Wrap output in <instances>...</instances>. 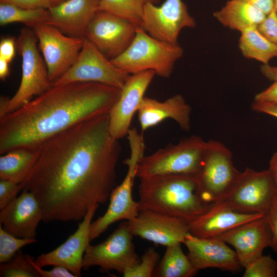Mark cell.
<instances>
[{"label":"cell","mask_w":277,"mask_h":277,"mask_svg":"<svg viewBox=\"0 0 277 277\" xmlns=\"http://www.w3.org/2000/svg\"><path fill=\"white\" fill-rule=\"evenodd\" d=\"M118 141L107 114L77 123L39 146L20 185L37 199L44 222L81 221L91 206L109 200L121 152Z\"/></svg>","instance_id":"1"},{"label":"cell","mask_w":277,"mask_h":277,"mask_svg":"<svg viewBox=\"0 0 277 277\" xmlns=\"http://www.w3.org/2000/svg\"><path fill=\"white\" fill-rule=\"evenodd\" d=\"M121 89L100 83L53 85L0 118V154L36 149L55 135L82 121L109 114Z\"/></svg>","instance_id":"2"},{"label":"cell","mask_w":277,"mask_h":277,"mask_svg":"<svg viewBox=\"0 0 277 277\" xmlns=\"http://www.w3.org/2000/svg\"><path fill=\"white\" fill-rule=\"evenodd\" d=\"M137 201L140 210H148L188 222L208 208L197 194L194 176L164 175L140 179Z\"/></svg>","instance_id":"3"},{"label":"cell","mask_w":277,"mask_h":277,"mask_svg":"<svg viewBox=\"0 0 277 277\" xmlns=\"http://www.w3.org/2000/svg\"><path fill=\"white\" fill-rule=\"evenodd\" d=\"M179 45L154 38L138 26L129 46L121 54L111 60L116 67L132 75L152 70L162 77H169L176 62L183 55Z\"/></svg>","instance_id":"4"},{"label":"cell","mask_w":277,"mask_h":277,"mask_svg":"<svg viewBox=\"0 0 277 277\" xmlns=\"http://www.w3.org/2000/svg\"><path fill=\"white\" fill-rule=\"evenodd\" d=\"M207 146L197 136L170 144L140 161L136 172L139 179L164 175H187L195 177Z\"/></svg>","instance_id":"5"},{"label":"cell","mask_w":277,"mask_h":277,"mask_svg":"<svg viewBox=\"0 0 277 277\" xmlns=\"http://www.w3.org/2000/svg\"><path fill=\"white\" fill-rule=\"evenodd\" d=\"M240 172L234 166L230 151L222 143L209 141L195 176L197 194L209 205L222 201L229 193Z\"/></svg>","instance_id":"6"},{"label":"cell","mask_w":277,"mask_h":277,"mask_svg":"<svg viewBox=\"0 0 277 277\" xmlns=\"http://www.w3.org/2000/svg\"><path fill=\"white\" fill-rule=\"evenodd\" d=\"M130 156L124 161L127 173L122 182L114 188L110 195L106 211L92 222L90 229V241L97 238L112 224L122 220L130 221L140 211L138 202L132 197V188L137 166L144 156V142L137 138L130 141Z\"/></svg>","instance_id":"7"},{"label":"cell","mask_w":277,"mask_h":277,"mask_svg":"<svg viewBox=\"0 0 277 277\" xmlns=\"http://www.w3.org/2000/svg\"><path fill=\"white\" fill-rule=\"evenodd\" d=\"M37 42L32 29L27 27L21 29L16 43V49L22 57V77L17 90L10 98L7 113L25 105L53 85Z\"/></svg>","instance_id":"8"},{"label":"cell","mask_w":277,"mask_h":277,"mask_svg":"<svg viewBox=\"0 0 277 277\" xmlns=\"http://www.w3.org/2000/svg\"><path fill=\"white\" fill-rule=\"evenodd\" d=\"M133 236L128 221L120 223L105 240L89 245L84 255L83 269L97 267L101 271L113 270L123 275L141 259L136 253Z\"/></svg>","instance_id":"9"},{"label":"cell","mask_w":277,"mask_h":277,"mask_svg":"<svg viewBox=\"0 0 277 277\" xmlns=\"http://www.w3.org/2000/svg\"><path fill=\"white\" fill-rule=\"evenodd\" d=\"M277 195L268 169L246 168L241 172L224 201L233 210L245 213L265 215Z\"/></svg>","instance_id":"10"},{"label":"cell","mask_w":277,"mask_h":277,"mask_svg":"<svg viewBox=\"0 0 277 277\" xmlns=\"http://www.w3.org/2000/svg\"><path fill=\"white\" fill-rule=\"evenodd\" d=\"M130 75L113 64L85 37L83 47L74 63L53 85L96 83L121 89Z\"/></svg>","instance_id":"11"},{"label":"cell","mask_w":277,"mask_h":277,"mask_svg":"<svg viewBox=\"0 0 277 277\" xmlns=\"http://www.w3.org/2000/svg\"><path fill=\"white\" fill-rule=\"evenodd\" d=\"M32 29L38 42L49 80L53 84L74 63L82 50L85 37L67 35L47 24H39Z\"/></svg>","instance_id":"12"},{"label":"cell","mask_w":277,"mask_h":277,"mask_svg":"<svg viewBox=\"0 0 277 277\" xmlns=\"http://www.w3.org/2000/svg\"><path fill=\"white\" fill-rule=\"evenodd\" d=\"M140 27L156 39L177 45L181 31L195 27L196 22L182 0H165L160 6L146 5Z\"/></svg>","instance_id":"13"},{"label":"cell","mask_w":277,"mask_h":277,"mask_svg":"<svg viewBox=\"0 0 277 277\" xmlns=\"http://www.w3.org/2000/svg\"><path fill=\"white\" fill-rule=\"evenodd\" d=\"M137 27L126 18L99 10L89 24L85 37L111 60L129 46Z\"/></svg>","instance_id":"14"},{"label":"cell","mask_w":277,"mask_h":277,"mask_svg":"<svg viewBox=\"0 0 277 277\" xmlns=\"http://www.w3.org/2000/svg\"><path fill=\"white\" fill-rule=\"evenodd\" d=\"M99 205L91 206L76 231L55 249L42 253L34 259L35 264L42 268L46 266H62L68 269L75 277L81 276L84 255L91 242V224Z\"/></svg>","instance_id":"15"},{"label":"cell","mask_w":277,"mask_h":277,"mask_svg":"<svg viewBox=\"0 0 277 277\" xmlns=\"http://www.w3.org/2000/svg\"><path fill=\"white\" fill-rule=\"evenodd\" d=\"M155 73L148 70L130 75L121 89L120 96L110 110L109 126L112 135L118 140L127 135L134 113Z\"/></svg>","instance_id":"16"},{"label":"cell","mask_w":277,"mask_h":277,"mask_svg":"<svg viewBox=\"0 0 277 277\" xmlns=\"http://www.w3.org/2000/svg\"><path fill=\"white\" fill-rule=\"evenodd\" d=\"M133 236L165 247L183 243L189 233L188 222L183 219L148 210L128 221Z\"/></svg>","instance_id":"17"},{"label":"cell","mask_w":277,"mask_h":277,"mask_svg":"<svg viewBox=\"0 0 277 277\" xmlns=\"http://www.w3.org/2000/svg\"><path fill=\"white\" fill-rule=\"evenodd\" d=\"M216 238L234 247L243 268L263 255L266 248L271 247L272 241L271 231L265 215Z\"/></svg>","instance_id":"18"},{"label":"cell","mask_w":277,"mask_h":277,"mask_svg":"<svg viewBox=\"0 0 277 277\" xmlns=\"http://www.w3.org/2000/svg\"><path fill=\"white\" fill-rule=\"evenodd\" d=\"M183 244L188 249L187 255L197 271L212 268L234 273L243 267L235 250L219 238H199L189 233Z\"/></svg>","instance_id":"19"},{"label":"cell","mask_w":277,"mask_h":277,"mask_svg":"<svg viewBox=\"0 0 277 277\" xmlns=\"http://www.w3.org/2000/svg\"><path fill=\"white\" fill-rule=\"evenodd\" d=\"M1 209L0 225L12 235L35 239L36 229L43 218L42 207L34 194L27 190Z\"/></svg>","instance_id":"20"},{"label":"cell","mask_w":277,"mask_h":277,"mask_svg":"<svg viewBox=\"0 0 277 277\" xmlns=\"http://www.w3.org/2000/svg\"><path fill=\"white\" fill-rule=\"evenodd\" d=\"M263 215L264 214L235 211L222 200L209 205L204 212L188 222L189 233L199 238H216L236 226Z\"/></svg>","instance_id":"21"},{"label":"cell","mask_w":277,"mask_h":277,"mask_svg":"<svg viewBox=\"0 0 277 277\" xmlns=\"http://www.w3.org/2000/svg\"><path fill=\"white\" fill-rule=\"evenodd\" d=\"M100 0H67L49 9L47 24L69 36L86 37L91 20L100 10Z\"/></svg>","instance_id":"22"},{"label":"cell","mask_w":277,"mask_h":277,"mask_svg":"<svg viewBox=\"0 0 277 277\" xmlns=\"http://www.w3.org/2000/svg\"><path fill=\"white\" fill-rule=\"evenodd\" d=\"M191 111L183 96L176 94L163 102L144 97L137 113L142 131L167 118L173 119L182 129L188 131L190 128Z\"/></svg>","instance_id":"23"},{"label":"cell","mask_w":277,"mask_h":277,"mask_svg":"<svg viewBox=\"0 0 277 277\" xmlns=\"http://www.w3.org/2000/svg\"><path fill=\"white\" fill-rule=\"evenodd\" d=\"M213 16L224 27L241 33L256 28L266 15L248 3L229 0L220 10L214 12Z\"/></svg>","instance_id":"24"},{"label":"cell","mask_w":277,"mask_h":277,"mask_svg":"<svg viewBox=\"0 0 277 277\" xmlns=\"http://www.w3.org/2000/svg\"><path fill=\"white\" fill-rule=\"evenodd\" d=\"M39 151V147L36 149L18 148L1 154L0 180L22 183L33 168Z\"/></svg>","instance_id":"25"},{"label":"cell","mask_w":277,"mask_h":277,"mask_svg":"<svg viewBox=\"0 0 277 277\" xmlns=\"http://www.w3.org/2000/svg\"><path fill=\"white\" fill-rule=\"evenodd\" d=\"M177 243L166 247V250L158 263L153 276L191 277L198 272L188 255H186Z\"/></svg>","instance_id":"26"},{"label":"cell","mask_w":277,"mask_h":277,"mask_svg":"<svg viewBox=\"0 0 277 277\" xmlns=\"http://www.w3.org/2000/svg\"><path fill=\"white\" fill-rule=\"evenodd\" d=\"M239 46L244 56L263 64H268L270 60L277 57V45L266 39L256 28L241 33Z\"/></svg>","instance_id":"27"},{"label":"cell","mask_w":277,"mask_h":277,"mask_svg":"<svg viewBox=\"0 0 277 277\" xmlns=\"http://www.w3.org/2000/svg\"><path fill=\"white\" fill-rule=\"evenodd\" d=\"M49 17L47 9H30L0 3V25L21 23L33 29L39 24H46Z\"/></svg>","instance_id":"28"},{"label":"cell","mask_w":277,"mask_h":277,"mask_svg":"<svg viewBox=\"0 0 277 277\" xmlns=\"http://www.w3.org/2000/svg\"><path fill=\"white\" fill-rule=\"evenodd\" d=\"M161 0H100V10L121 16L140 26L145 6L157 5Z\"/></svg>","instance_id":"29"},{"label":"cell","mask_w":277,"mask_h":277,"mask_svg":"<svg viewBox=\"0 0 277 277\" xmlns=\"http://www.w3.org/2000/svg\"><path fill=\"white\" fill-rule=\"evenodd\" d=\"M32 256L18 251L9 261L0 265L1 277H39L31 262Z\"/></svg>","instance_id":"30"},{"label":"cell","mask_w":277,"mask_h":277,"mask_svg":"<svg viewBox=\"0 0 277 277\" xmlns=\"http://www.w3.org/2000/svg\"><path fill=\"white\" fill-rule=\"evenodd\" d=\"M36 242L35 239L16 237L6 231L0 225V263L9 261L22 248Z\"/></svg>","instance_id":"31"},{"label":"cell","mask_w":277,"mask_h":277,"mask_svg":"<svg viewBox=\"0 0 277 277\" xmlns=\"http://www.w3.org/2000/svg\"><path fill=\"white\" fill-rule=\"evenodd\" d=\"M159 254L152 247L148 248L140 262L126 271L124 277H151L159 263Z\"/></svg>","instance_id":"32"},{"label":"cell","mask_w":277,"mask_h":277,"mask_svg":"<svg viewBox=\"0 0 277 277\" xmlns=\"http://www.w3.org/2000/svg\"><path fill=\"white\" fill-rule=\"evenodd\" d=\"M244 268L243 277L277 276V261L269 255H261Z\"/></svg>","instance_id":"33"},{"label":"cell","mask_w":277,"mask_h":277,"mask_svg":"<svg viewBox=\"0 0 277 277\" xmlns=\"http://www.w3.org/2000/svg\"><path fill=\"white\" fill-rule=\"evenodd\" d=\"M268 41L277 45V11L274 8L256 27Z\"/></svg>","instance_id":"34"},{"label":"cell","mask_w":277,"mask_h":277,"mask_svg":"<svg viewBox=\"0 0 277 277\" xmlns=\"http://www.w3.org/2000/svg\"><path fill=\"white\" fill-rule=\"evenodd\" d=\"M20 184L0 180V209H3L17 196L21 191Z\"/></svg>","instance_id":"35"},{"label":"cell","mask_w":277,"mask_h":277,"mask_svg":"<svg viewBox=\"0 0 277 277\" xmlns=\"http://www.w3.org/2000/svg\"><path fill=\"white\" fill-rule=\"evenodd\" d=\"M265 215L272 233L271 248L277 253V195Z\"/></svg>","instance_id":"36"},{"label":"cell","mask_w":277,"mask_h":277,"mask_svg":"<svg viewBox=\"0 0 277 277\" xmlns=\"http://www.w3.org/2000/svg\"><path fill=\"white\" fill-rule=\"evenodd\" d=\"M0 3L30 9H49L51 6L50 0H0Z\"/></svg>","instance_id":"37"},{"label":"cell","mask_w":277,"mask_h":277,"mask_svg":"<svg viewBox=\"0 0 277 277\" xmlns=\"http://www.w3.org/2000/svg\"><path fill=\"white\" fill-rule=\"evenodd\" d=\"M16 49V39L13 37L2 38L0 42V58L10 63L15 55Z\"/></svg>","instance_id":"38"},{"label":"cell","mask_w":277,"mask_h":277,"mask_svg":"<svg viewBox=\"0 0 277 277\" xmlns=\"http://www.w3.org/2000/svg\"><path fill=\"white\" fill-rule=\"evenodd\" d=\"M32 264L42 277H75L74 275L67 268L60 266H53L50 270H44L43 268L37 266L34 262V259L32 258Z\"/></svg>","instance_id":"39"},{"label":"cell","mask_w":277,"mask_h":277,"mask_svg":"<svg viewBox=\"0 0 277 277\" xmlns=\"http://www.w3.org/2000/svg\"><path fill=\"white\" fill-rule=\"evenodd\" d=\"M254 101L270 104L277 107V81L269 87L257 93Z\"/></svg>","instance_id":"40"},{"label":"cell","mask_w":277,"mask_h":277,"mask_svg":"<svg viewBox=\"0 0 277 277\" xmlns=\"http://www.w3.org/2000/svg\"><path fill=\"white\" fill-rule=\"evenodd\" d=\"M252 108L256 112L265 113L277 118V107L268 103L254 101Z\"/></svg>","instance_id":"41"},{"label":"cell","mask_w":277,"mask_h":277,"mask_svg":"<svg viewBox=\"0 0 277 277\" xmlns=\"http://www.w3.org/2000/svg\"><path fill=\"white\" fill-rule=\"evenodd\" d=\"M248 3L259 9L266 15L274 8V0H240Z\"/></svg>","instance_id":"42"},{"label":"cell","mask_w":277,"mask_h":277,"mask_svg":"<svg viewBox=\"0 0 277 277\" xmlns=\"http://www.w3.org/2000/svg\"><path fill=\"white\" fill-rule=\"evenodd\" d=\"M261 72L269 80L277 81V67L270 66L268 64H263L261 67Z\"/></svg>","instance_id":"43"},{"label":"cell","mask_w":277,"mask_h":277,"mask_svg":"<svg viewBox=\"0 0 277 277\" xmlns=\"http://www.w3.org/2000/svg\"><path fill=\"white\" fill-rule=\"evenodd\" d=\"M268 170L277 189V151L273 153L270 160Z\"/></svg>","instance_id":"44"},{"label":"cell","mask_w":277,"mask_h":277,"mask_svg":"<svg viewBox=\"0 0 277 277\" xmlns=\"http://www.w3.org/2000/svg\"><path fill=\"white\" fill-rule=\"evenodd\" d=\"M9 63L0 58V78L4 81L10 75Z\"/></svg>","instance_id":"45"},{"label":"cell","mask_w":277,"mask_h":277,"mask_svg":"<svg viewBox=\"0 0 277 277\" xmlns=\"http://www.w3.org/2000/svg\"><path fill=\"white\" fill-rule=\"evenodd\" d=\"M10 97L1 96L0 97V118L4 116L8 112Z\"/></svg>","instance_id":"46"},{"label":"cell","mask_w":277,"mask_h":277,"mask_svg":"<svg viewBox=\"0 0 277 277\" xmlns=\"http://www.w3.org/2000/svg\"><path fill=\"white\" fill-rule=\"evenodd\" d=\"M67 0H50L51 7L56 6Z\"/></svg>","instance_id":"47"},{"label":"cell","mask_w":277,"mask_h":277,"mask_svg":"<svg viewBox=\"0 0 277 277\" xmlns=\"http://www.w3.org/2000/svg\"><path fill=\"white\" fill-rule=\"evenodd\" d=\"M274 9L277 11V0H274Z\"/></svg>","instance_id":"48"}]
</instances>
